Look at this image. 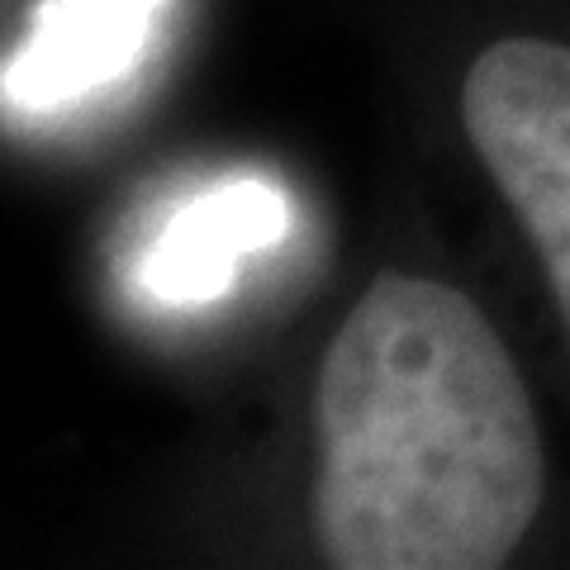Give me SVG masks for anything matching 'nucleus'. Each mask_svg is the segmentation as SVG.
I'll list each match as a JSON object with an SVG mask.
<instances>
[{
    "label": "nucleus",
    "instance_id": "1",
    "mask_svg": "<svg viewBox=\"0 0 570 570\" xmlns=\"http://www.w3.org/2000/svg\"><path fill=\"white\" fill-rule=\"evenodd\" d=\"M547 504L532 390L466 291L371 276L314 381L309 519L337 570H494Z\"/></svg>",
    "mask_w": 570,
    "mask_h": 570
},
{
    "label": "nucleus",
    "instance_id": "2",
    "mask_svg": "<svg viewBox=\"0 0 570 570\" xmlns=\"http://www.w3.org/2000/svg\"><path fill=\"white\" fill-rule=\"evenodd\" d=\"M461 129L519 219L570 337V43L509 33L461 77Z\"/></svg>",
    "mask_w": 570,
    "mask_h": 570
},
{
    "label": "nucleus",
    "instance_id": "3",
    "mask_svg": "<svg viewBox=\"0 0 570 570\" xmlns=\"http://www.w3.org/2000/svg\"><path fill=\"white\" fill-rule=\"evenodd\" d=\"M285 190L262 176H228L167 219L138 266V285L163 305H205L224 295L247 253H266L291 234Z\"/></svg>",
    "mask_w": 570,
    "mask_h": 570
},
{
    "label": "nucleus",
    "instance_id": "4",
    "mask_svg": "<svg viewBox=\"0 0 570 570\" xmlns=\"http://www.w3.org/2000/svg\"><path fill=\"white\" fill-rule=\"evenodd\" d=\"M163 0H48L6 71V100L58 110L134 67Z\"/></svg>",
    "mask_w": 570,
    "mask_h": 570
}]
</instances>
